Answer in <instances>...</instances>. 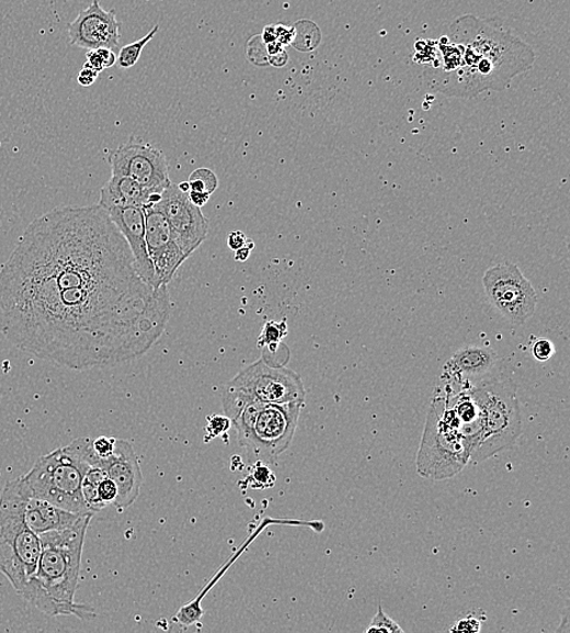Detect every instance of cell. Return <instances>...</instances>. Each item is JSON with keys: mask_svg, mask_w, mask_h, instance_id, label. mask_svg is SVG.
Returning <instances> with one entry per match:
<instances>
[{"mask_svg": "<svg viewBox=\"0 0 570 633\" xmlns=\"http://www.w3.org/2000/svg\"><path fill=\"white\" fill-rule=\"evenodd\" d=\"M159 30L160 26L156 25L148 33L147 36L136 42H133L128 44V46H125L119 49L117 55V63L122 69H130L133 68L134 65H136L139 61L142 49L145 48V46H147L149 42H151V39L155 37L156 33L159 32Z\"/></svg>", "mask_w": 570, "mask_h": 633, "instance_id": "cell-22", "label": "cell"}, {"mask_svg": "<svg viewBox=\"0 0 570 633\" xmlns=\"http://www.w3.org/2000/svg\"><path fill=\"white\" fill-rule=\"evenodd\" d=\"M288 60V55L285 50H283L282 53H278L276 55H274V57H271L270 64H272L273 66H275V68H282V66H285L287 64Z\"/></svg>", "mask_w": 570, "mask_h": 633, "instance_id": "cell-38", "label": "cell"}, {"mask_svg": "<svg viewBox=\"0 0 570 633\" xmlns=\"http://www.w3.org/2000/svg\"><path fill=\"white\" fill-rule=\"evenodd\" d=\"M274 524L289 525V527H306V528H309L316 532H322L323 529H326V524H323L321 520L306 521V520H297V519H272V518L264 519L262 521V524L259 527V529H256V531H254V534L242 544V547L239 550L238 553H235L232 555V558L228 562V564H226L225 568H223L216 575L215 580L210 581L206 586L205 590L200 594V596L195 599V601H193L192 603H189V604L182 607L181 609H179V612L173 618L174 623H176L178 625H181L183 628H190V626H193V625H196L197 623H200L201 618H203L205 614V610L203 608H201V604H200L201 601H203V598L205 597V595L210 590L212 587H214L216 581H218L220 579L221 575L225 574V572H227L230 568V565L240 557V554L246 549L249 547V544L252 542V540L255 539L256 536H259L263 529H266L267 527L274 525Z\"/></svg>", "mask_w": 570, "mask_h": 633, "instance_id": "cell-18", "label": "cell"}, {"mask_svg": "<svg viewBox=\"0 0 570 633\" xmlns=\"http://www.w3.org/2000/svg\"><path fill=\"white\" fill-rule=\"evenodd\" d=\"M397 633V632H404L397 621L390 619L383 609L381 604H378L377 613L374 617L371 626L365 630V633Z\"/></svg>", "mask_w": 570, "mask_h": 633, "instance_id": "cell-26", "label": "cell"}, {"mask_svg": "<svg viewBox=\"0 0 570 633\" xmlns=\"http://www.w3.org/2000/svg\"><path fill=\"white\" fill-rule=\"evenodd\" d=\"M306 402L301 377L283 365L256 361L243 369L223 391L221 404L231 423L251 403L294 404Z\"/></svg>", "mask_w": 570, "mask_h": 633, "instance_id": "cell-8", "label": "cell"}, {"mask_svg": "<svg viewBox=\"0 0 570 633\" xmlns=\"http://www.w3.org/2000/svg\"><path fill=\"white\" fill-rule=\"evenodd\" d=\"M276 41L282 44L283 47L288 46L290 42L295 39V30L285 27L283 25H276Z\"/></svg>", "mask_w": 570, "mask_h": 633, "instance_id": "cell-34", "label": "cell"}, {"mask_svg": "<svg viewBox=\"0 0 570 633\" xmlns=\"http://www.w3.org/2000/svg\"><path fill=\"white\" fill-rule=\"evenodd\" d=\"M93 464L104 470L117 487L115 507L122 512L137 501L142 484L138 455L127 440L116 439L114 453L107 459L95 455Z\"/></svg>", "mask_w": 570, "mask_h": 633, "instance_id": "cell-15", "label": "cell"}, {"mask_svg": "<svg viewBox=\"0 0 570 633\" xmlns=\"http://www.w3.org/2000/svg\"><path fill=\"white\" fill-rule=\"evenodd\" d=\"M499 360L493 350L467 347L456 351L443 370V383L452 388L476 383L493 372Z\"/></svg>", "mask_w": 570, "mask_h": 633, "instance_id": "cell-17", "label": "cell"}, {"mask_svg": "<svg viewBox=\"0 0 570 633\" xmlns=\"http://www.w3.org/2000/svg\"><path fill=\"white\" fill-rule=\"evenodd\" d=\"M265 49H266V54L267 57H274V55L282 53L284 50V47L282 46L281 43H278L277 41L272 42L270 44H265Z\"/></svg>", "mask_w": 570, "mask_h": 633, "instance_id": "cell-40", "label": "cell"}, {"mask_svg": "<svg viewBox=\"0 0 570 633\" xmlns=\"http://www.w3.org/2000/svg\"><path fill=\"white\" fill-rule=\"evenodd\" d=\"M248 242L249 244H246L243 248L235 251V260L239 262H244L246 260H249L251 250L254 248V242L251 239H249Z\"/></svg>", "mask_w": 570, "mask_h": 633, "instance_id": "cell-36", "label": "cell"}, {"mask_svg": "<svg viewBox=\"0 0 570 633\" xmlns=\"http://www.w3.org/2000/svg\"><path fill=\"white\" fill-rule=\"evenodd\" d=\"M248 483L254 488H270L275 483V475L264 463H255L248 476Z\"/></svg>", "mask_w": 570, "mask_h": 633, "instance_id": "cell-27", "label": "cell"}, {"mask_svg": "<svg viewBox=\"0 0 570 633\" xmlns=\"http://www.w3.org/2000/svg\"><path fill=\"white\" fill-rule=\"evenodd\" d=\"M29 493L21 476L8 482L0 495V573L19 596L36 574L42 551L41 538L29 528L24 516Z\"/></svg>", "mask_w": 570, "mask_h": 633, "instance_id": "cell-6", "label": "cell"}, {"mask_svg": "<svg viewBox=\"0 0 570 633\" xmlns=\"http://www.w3.org/2000/svg\"><path fill=\"white\" fill-rule=\"evenodd\" d=\"M153 204L169 221L178 246L189 258L192 257L208 235V221L201 207L196 206L187 193L182 192L178 184L173 183L164 189L158 202Z\"/></svg>", "mask_w": 570, "mask_h": 633, "instance_id": "cell-12", "label": "cell"}, {"mask_svg": "<svg viewBox=\"0 0 570 633\" xmlns=\"http://www.w3.org/2000/svg\"><path fill=\"white\" fill-rule=\"evenodd\" d=\"M98 496L100 501L107 507L114 506L117 498V487L110 477L105 476L98 487Z\"/></svg>", "mask_w": 570, "mask_h": 633, "instance_id": "cell-29", "label": "cell"}, {"mask_svg": "<svg viewBox=\"0 0 570 633\" xmlns=\"http://www.w3.org/2000/svg\"><path fill=\"white\" fill-rule=\"evenodd\" d=\"M99 72L91 68L88 64H84L83 69L77 77L78 83L83 87L92 86L98 79Z\"/></svg>", "mask_w": 570, "mask_h": 633, "instance_id": "cell-33", "label": "cell"}, {"mask_svg": "<svg viewBox=\"0 0 570 633\" xmlns=\"http://www.w3.org/2000/svg\"><path fill=\"white\" fill-rule=\"evenodd\" d=\"M93 452V440L81 438L42 455L24 476L31 495L72 513L94 516L82 495L83 477Z\"/></svg>", "mask_w": 570, "mask_h": 633, "instance_id": "cell-5", "label": "cell"}, {"mask_svg": "<svg viewBox=\"0 0 570 633\" xmlns=\"http://www.w3.org/2000/svg\"><path fill=\"white\" fill-rule=\"evenodd\" d=\"M72 46L88 50L107 48L119 52V24L115 11H107L94 0L91 7L82 11L69 25Z\"/></svg>", "mask_w": 570, "mask_h": 633, "instance_id": "cell-14", "label": "cell"}, {"mask_svg": "<svg viewBox=\"0 0 570 633\" xmlns=\"http://www.w3.org/2000/svg\"><path fill=\"white\" fill-rule=\"evenodd\" d=\"M264 44H270L276 41V31L275 26H266L263 31V35L261 37Z\"/></svg>", "mask_w": 570, "mask_h": 633, "instance_id": "cell-39", "label": "cell"}, {"mask_svg": "<svg viewBox=\"0 0 570 633\" xmlns=\"http://www.w3.org/2000/svg\"><path fill=\"white\" fill-rule=\"evenodd\" d=\"M170 317L167 285L141 280L126 238L99 204L36 218L0 269V335L73 371L144 357Z\"/></svg>", "mask_w": 570, "mask_h": 633, "instance_id": "cell-1", "label": "cell"}, {"mask_svg": "<svg viewBox=\"0 0 570 633\" xmlns=\"http://www.w3.org/2000/svg\"><path fill=\"white\" fill-rule=\"evenodd\" d=\"M24 516L29 528L37 535H42L49 531L72 528L80 523L87 515L69 512V510L44 501V499L29 493L25 499Z\"/></svg>", "mask_w": 570, "mask_h": 633, "instance_id": "cell-19", "label": "cell"}, {"mask_svg": "<svg viewBox=\"0 0 570 633\" xmlns=\"http://www.w3.org/2000/svg\"><path fill=\"white\" fill-rule=\"evenodd\" d=\"M471 451L446 410L443 394L433 397L418 453V473L440 482L460 473Z\"/></svg>", "mask_w": 570, "mask_h": 633, "instance_id": "cell-9", "label": "cell"}, {"mask_svg": "<svg viewBox=\"0 0 570 633\" xmlns=\"http://www.w3.org/2000/svg\"><path fill=\"white\" fill-rule=\"evenodd\" d=\"M468 384L482 412V436L469 461L483 462L512 448L522 434L517 385L500 362L483 380Z\"/></svg>", "mask_w": 570, "mask_h": 633, "instance_id": "cell-4", "label": "cell"}, {"mask_svg": "<svg viewBox=\"0 0 570 633\" xmlns=\"http://www.w3.org/2000/svg\"><path fill=\"white\" fill-rule=\"evenodd\" d=\"M286 336H287V325L285 320L267 321L259 339V346L262 348L273 346V343L282 342V340Z\"/></svg>", "mask_w": 570, "mask_h": 633, "instance_id": "cell-25", "label": "cell"}, {"mask_svg": "<svg viewBox=\"0 0 570 633\" xmlns=\"http://www.w3.org/2000/svg\"><path fill=\"white\" fill-rule=\"evenodd\" d=\"M93 517L87 515L72 528L39 535L42 551L37 570L21 597L43 614L81 620L96 617L93 607L75 601L87 530Z\"/></svg>", "mask_w": 570, "mask_h": 633, "instance_id": "cell-3", "label": "cell"}, {"mask_svg": "<svg viewBox=\"0 0 570 633\" xmlns=\"http://www.w3.org/2000/svg\"><path fill=\"white\" fill-rule=\"evenodd\" d=\"M304 403H251L231 423L252 463L272 464L293 442Z\"/></svg>", "mask_w": 570, "mask_h": 633, "instance_id": "cell-7", "label": "cell"}, {"mask_svg": "<svg viewBox=\"0 0 570 633\" xmlns=\"http://www.w3.org/2000/svg\"><path fill=\"white\" fill-rule=\"evenodd\" d=\"M231 426V420L227 416H210L207 418L206 442L225 436Z\"/></svg>", "mask_w": 570, "mask_h": 633, "instance_id": "cell-28", "label": "cell"}, {"mask_svg": "<svg viewBox=\"0 0 570 633\" xmlns=\"http://www.w3.org/2000/svg\"><path fill=\"white\" fill-rule=\"evenodd\" d=\"M482 629V621L475 615H467L452 626L451 632L477 633Z\"/></svg>", "mask_w": 570, "mask_h": 633, "instance_id": "cell-31", "label": "cell"}, {"mask_svg": "<svg viewBox=\"0 0 570 633\" xmlns=\"http://www.w3.org/2000/svg\"><path fill=\"white\" fill-rule=\"evenodd\" d=\"M449 30L435 44L434 59L424 72L435 92L464 99L501 92L533 68L532 47L495 21L465 15Z\"/></svg>", "mask_w": 570, "mask_h": 633, "instance_id": "cell-2", "label": "cell"}, {"mask_svg": "<svg viewBox=\"0 0 570 633\" xmlns=\"http://www.w3.org/2000/svg\"><path fill=\"white\" fill-rule=\"evenodd\" d=\"M249 238L242 231H231L228 237V246L231 250L237 251L248 244Z\"/></svg>", "mask_w": 570, "mask_h": 633, "instance_id": "cell-35", "label": "cell"}, {"mask_svg": "<svg viewBox=\"0 0 570 633\" xmlns=\"http://www.w3.org/2000/svg\"><path fill=\"white\" fill-rule=\"evenodd\" d=\"M187 195L190 200H192V202L198 207L206 205L209 200V195L203 193L189 192Z\"/></svg>", "mask_w": 570, "mask_h": 633, "instance_id": "cell-37", "label": "cell"}, {"mask_svg": "<svg viewBox=\"0 0 570 633\" xmlns=\"http://www.w3.org/2000/svg\"><path fill=\"white\" fill-rule=\"evenodd\" d=\"M113 176L128 177L152 195H161L170 180L169 163L162 151L144 144H123L109 155Z\"/></svg>", "mask_w": 570, "mask_h": 633, "instance_id": "cell-11", "label": "cell"}, {"mask_svg": "<svg viewBox=\"0 0 570 633\" xmlns=\"http://www.w3.org/2000/svg\"><path fill=\"white\" fill-rule=\"evenodd\" d=\"M147 246L151 259L156 283L169 285L179 268L189 259L178 246L174 233L162 211L151 204L144 208Z\"/></svg>", "mask_w": 570, "mask_h": 633, "instance_id": "cell-13", "label": "cell"}, {"mask_svg": "<svg viewBox=\"0 0 570 633\" xmlns=\"http://www.w3.org/2000/svg\"><path fill=\"white\" fill-rule=\"evenodd\" d=\"M189 192L203 193L212 195L217 191L218 179L214 171L208 169H197L192 174H190Z\"/></svg>", "mask_w": 570, "mask_h": 633, "instance_id": "cell-23", "label": "cell"}, {"mask_svg": "<svg viewBox=\"0 0 570 633\" xmlns=\"http://www.w3.org/2000/svg\"><path fill=\"white\" fill-rule=\"evenodd\" d=\"M104 208L126 238L141 280L155 289L161 287L156 283L155 270L149 257L144 208L130 205H111Z\"/></svg>", "mask_w": 570, "mask_h": 633, "instance_id": "cell-16", "label": "cell"}, {"mask_svg": "<svg viewBox=\"0 0 570 633\" xmlns=\"http://www.w3.org/2000/svg\"><path fill=\"white\" fill-rule=\"evenodd\" d=\"M483 286L491 306L513 325H524L534 316L538 296L517 264L493 265L483 275Z\"/></svg>", "mask_w": 570, "mask_h": 633, "instance_id": "cell-10", "label": "cell"}, {"mask_svg": "<svg viewBox=\"0 0 570 633\" xmlns=\"http://www.w3.org/2000/svg\"><path fill=\"white\" fill-rule=\"evenodd\" d=\"M115 438L100 437L93 440V449L99 459H107L114 453Z\"/></svg>", "mask_w": 570, "mask_h": 633, "instance_id": "cell-32", "label": "cell"}, {"mask_svg": "<svg viewBox=\"0 0 570 633\" xmlns=\"http://www.w3.org/2000/svg\"><path fill=\"white\" fill-rule=\"evenodd\" d=\"M160 196L145 191L140 184L128 179V177L113 176L102 188L99 205L103 207L130 205L145 208L158 202Z\"/></svg>", "mask_w": 570, "mask_h": 633, "instance_id": "cell-20", "label": "cell"}, {"mask_svg": "<svg viewBox=\"0 0 570 633\" xmlns=\"http://www.w3.org/2000/svg\"><path fill=\"white\" fill-rule=\"evenodd\" d=\"M533 357L539 362H546L554 358L555 346L549 339H536L532 347Z\"/></svg>", "mask_w": 570, "mask_h": 633, "instance_id": "cell-30", "label": "cell"}, {"mask_svg": "<svg viewBox=\"0 0 570 633\" xmlns=\"http://www.w3.org/2000/svg\"><path fill=\"white\" fill-rule=\"evenodd\" d=\"M105 476L107 475L104 470L100 468L99 465L92 464L89 465L83 477L82 495L89 512L94 516L106 508L98 496L99 484L102 483Z\"/></svg>", "mask_w": 570, "mask_h": 633, "instance_id": "cell-21", "label": "cell"}, {"mask_svg": "<svg viewBox=\"0 0 570 633\" xmlns=\"http://www.w3.org/2000/svg\"><path fill=\"white\" fill-rule=\"evenodd\" d=\"M117 63V54L107 48H99L93 50H88L87 63L95 71L103 72L106 69L113 68Z\"/></svg>", "mask_w": 570, "mask_h": 633, "instance_id": "cell-24", "label": "cell"}]
</instances>
